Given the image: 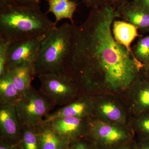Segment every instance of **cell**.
<instances>
[{
	"label": "cell",
	"mask_w": 149,
	"mask_h": 149,
	"mask_svg": "<svg viewBox=\"0 0 149 149\" xmlns=\"http://www.w3.org/2000/svg\"><path fill=\"white\" fill-rule=\"evenodd\" d=\"M95 109L108 119L112 121H120L123 116L120 109L111 102H105L97 105L94 104V109Z\"/></svg>",
	"instance_id": "20"
},
{
	"label": "cell",
	"mask_w": 149,
	"mask_h": 149,
	"mask_svg": "<svg viewBox=\"0 0 149 149\" xmlns=\"http://www.w3.org/2000/svg\"><path fill=\"white\" fill-rule=\"evenodd\" d=\"M142 70L144 73L149 75V63L146 65L144 66Z\"/></svg>",
	"instance_id": "30"
},
{
	"label": "cell",
	"mask_w": 149,
	"mask_h": 149,
	"mask_svg": "<svg viewBox=\"0 0 149 149\" xmlns=\"http://www.w3.org/2000/svg\"><path fill=\"white\" fill-rule=\"evenodd\" d=\"M22 129L14 104H0V139L17 145L20 139Z\"/></svg>",
	"instance_id": "9"
},
{
	"label": "cell",
	"mask_w": 149,
	"mask_h": 149,
	"mask_svg": "<svg viewBox=\"0 0 149 149\" xmlns=\"http://www.w3.org/2000/svg\"><path fill=\"white\" fill-rule=\"evenodd\" d=\"M10 44L8 40L0 38V76L6 71L7 62Z\"/></svg>",
	"instance_id": "21"
},
{
	"label": "cell",
	"mask_w": 149,
	"mask_h": 149,
	"mask_svg": "<svg viewBox=\"0 0 149 149\" xmlns=\"http://www.w3.org/2000/svg\"><path fill=\"white\" fill-rule=\"evenodd\" d=\"M73 24L65 23L49 32L42 41L35 65V76L64 72L70 56Z\"/></svg>",
	"instance_id": "3"
},
{
	"label": "cell",
	"mask_w": 149,
	"mask_h": 149,
	"mask_svg": "<svg viewBox=\"0 0 149 149\" xmlns=\"http://www.w3.org/2000/svg\"><path fill=\"white\" fill-rule=\"evenodd\" d=\"M90 120L88 117L68 116L56 118L49 122L54 130L69 145L88 136Z\"/></svg>",
	"instance_id": "8"
},
{
	"label": "cell",
	"mask_w": 149,
	"mask_h": 149,
	"mask_svg": "<svg viewBox=\"0 0 149 149\" xmlns=\"http://www.w3.org/2000/svg\"><path fill=\"white\" fill-rule=\"evenodd\" d=\"M135 149H149V139L140 138V141L136 143Z\"/></svg>",
	"instance_id": "26"
},
{
	"label": "cell",
	"mask_w": 149,
	"mask_h": 149,
	"mask_svg": "<svg viewBox=\"0 0 149 149\" xmlns=\"http://www.w3.org/2000/svg\"><path fill=\"white\" fill-rule=\"evenodd\" d=\"M20 96L10 71L8 70L0 76V104H14Z\"/></svg>",
	"instance_id": "16"
},
{
	"label": "cell",
	"mask_w": 149,
	"mask_h": 149,
	"mask_svg": "<svg viewBox=\"0 0 149 149\" xmlns=\"http://www.w3.org/2000/svg\"><path fill=\"white\" fill-rule=\"evenodd\" d=\"M130 1V0H105L106 2L108 4L115 8L118 6Z\"/></svg>",
	"instance_id": "28"
},
{
	"label": "cell",
	"mask_w": 149,
	"mask_h": 149,
	"mask_svg": "<svg viewBox=\"0 0 149 149\" xmlns=\"http://www.w3.org/2000/svg\"><path fill=\"white\" fill-rule=\"evenodd\" d=\"M105 1V0H82V3L91 9L99 7Z\"/></svg>",
	"instance_id": "25"
},
{
	"label": "cell",
	"mask_w": 149,
	"mask_h": 149,
	"mask_svg": "<svg viewBox=\"0 0 149 149\" xmlns=\"http://www.w3.org/2000/svg\"><path fill=\"white\" fill-rule=\"evenodd\" d=\"M93 99L89 95H82L70 103L49 113L44 121L49 122L56 118L68 116L88 117L93 113Z\"/></svg>",
	"instance_id": "11"
},
{
	"label": "cell",
	"mask_w": 149,
	"mask_h": 149,
	"mask_svg": "<svg viewBox=\"0 0 149 149\" xmlns=\"http://www.w3.org/2000/svg\"><path fill=\"white\" fill-rule=\"evenodd\" d=\"M66 149H67V148Z\"/></svg>",
	"instance_id": "32"
},
{
	"label": "cell",
	"mask_w": 149,
	"mask_h": 149,
	"mask_svg": "<svg viewBox=\"0 0 149 149\" xmlns=\"http://www.w3.org/2000/svg\"><path fill=\"white\" fill-rule=\"evenodd\" d=\"M132 54L144 66L149 63V35L140 37L137 43L131 48Z\"/></svg>",
	"instance_id": "19"
},
{
	"label": "cell",
	"mask_w": 149,
	"mask_h": 149,
	"mask_svg": "<svg viewBox=\"0 0 149 149\" xmlns=\"http://www.w3.org/2000/svg\"><path fill=\"white\" fill-rule=\"evenodd\" d=\"M67 149H97L93 141L88 137H83L68 145Z\"/></svg>",
	"instance_id": "22"
},
{
	"label": "cell",
	"mask_w": 149,
	"mask_h": 149,
	"mask_svg": "<svg viewBox=\"0 0 149 149\" xmlns=\"http://www.w3.org/2000/svg\"><path fill=\"white\" fill-rule=\"evenodd\" d=\"M136 144L133 141L116 149H135Z\"/></svg>",
	"instance_id": "29"
},
{
	"label": "cell",
	"mask_w": 149,
	"mask_h": 149,
	"mask_svg": "<svg viewBox=\"0 0 149 149\" xmlns=\"http://www.w3.org/2000/svg\"><path fill=\"white\" fill-rule=\"evenodd\" d=\"M136 86V102L142 114L149 112V75L142 70L133 83Z\"/></svg>",
	"instance_id": "15"
},
{
	"label": "cell",
	"mask_w": 149,
	"mask_h": 149,
	"mask_svg": "<svg viewBox=\"0 0 149 149\" xmlns=\"http://www.w3.org/2000/svg\"><path fill=\"white\" fill-rule=\"evenodd\" d=\"M97 149H116L132 142V135L122 128L90 120L87 136Z\"/></svg>",
	"instance_id": "6"
},
{
	"label": "cell",
	"mask_w": 149,
	"mask_h": 149,
	"mask_svg": "<svg viewBox=\"0 0 149 149\" xmlns=\"http://www.w3.org/2000/svg\"><path fill=\"white\" fill-rule=\"evenodd\" d=\"M56 27L40 6L21 7L0 3V38L10 43L45 37Z\"/></svg>",
	"instance_id": "2"
},
{
	"label": "cell",
	"mask_w": 149,
	"mask_h": 149,
	"mask_svg": "<svg viewBox=\"0 0 149 149\" xmlns=\"http://www.w3.org/2000/svg\"><path fill=\"white\" fill-rule=\"evenodd\" d=\"M41 149H66L68 144L52 128L49 122L43 121L35 126Z\"/></svg>",
	"instance_id": "12"
},
{
	"label": "cell",
	"mask_w": 149,
	"mask_h": 149,
	"mask_svg": "<svg viewBox=\"0 0 149 149\" xmlns=\"http://www.w3.org/2000/svg\"><path fill=\"white\" fill-rule=\"evenodd\" d=\"M149 9V0H140Z\"/></svg>",
	"instance_id": "31"
},
{
	"label": "cell",
	"mask_w": 149,
	"mask_h": 149,
	"mask_svg": "<svg viewBox=\"0 0 149 149\" xmlns=\"http://www.w3.org/2000/svg\"><path fill=\"white\" fill-rule=\"evenodd\" d=\"M118 15L106 2L91 9L80 25L73 24L72 46L64 72L79 85L82 93L101 87L112 91L130 88L144 65L115 40L112 24Z\"/></svg>",
	"instance_id": "1"
},
{
	"label": "cell",
	"mask_w": 149,
	"mask_h": 149,
	"mask_svg": "<svg viewBox=\"0 0 149 149\" xmlns=\"http://www.w3.org/2000/svg\"><path fill=\"white\" fill-rule=\"evenodd\" d=\"M0 149H20L17 145H12L0 139Z\"/></svg>",
	"instance_id": "27"
},
{
	"label": "cell",
	"mask_w": 149,
	"mask_h": 149,
	"mask_svg": "<svg viewBox=\"0 0 149 149\" xmlns=\"http://www.w3.org/2000/svg\"><path fill=\"white\" fill-rule=\"evenodd\" d=\"M138 30V27L124 20H114L113 22L112 33L115 40L131 52V44L140 37Z\"/></svg>",
	"instance_id": "13"
},
{
	"label": "cell",
	"mask_w": 149,
	"mask_h": 149,
	"mask_svg": "<svg viewBox=\"0 0 149 149\" xmlns=\"http://www.w3.org/2000/svg\"><path fill=\"white\" fill-rule=\"evenodd\" d=\"M49 8L47 13L53 14L55 17V23L57 24L59 22L65 19H69L72 24L74 14L79 4L72 0H47Z\"/></svg>",
	"instance_id": "14"
},
{
	"label": "cell",
	"mask_w": 149,
	"mask_h": 149,
	"mask_svg": "<svg viewBox=\"0 0 149 149\" xmlns=\"http://www.w3.org/2000/svg\"><path fill=\"white\" fill-rule=\"evenodd\" d=\"M138 123L140 138L149 139V112L142 114Z\"/></svg>",
	"instance_id": "23"
},
{
	"label": "cell",
	"mask_w": 149,
	"mask_h": 149,
	"mask_svg": "<svg viewBox=\"0 0 149 149\" xmlns=\"http://www.w3.org/2000/svg\"><path fill=\"white\" fill-rule=\"evenodd\" d=\"M22 126L35 127L44 121L56 106L49 97L32 86L15 102Z\"/></svg>",
	"instance_id": "4"
},
{
	"label": "cell",
	"mask_w": 149,
	"mask_h": 149,
	"mask_svg": "<svg viewBox=\"0 0 149 149\" xmlns=\"http://www.w3.org/2000/svg\"><path fill=\"white\" fill-rule=\"evenodd\" d=\"M41 0H0V3L21 7H31L40 6Z\"/></svg>",
	"instance_id": "24"
},
{
	"label": "cell",
	"mask_w": 149,
	"mask_h": 149,
	"mask_svg": "<svg viewBox=\"0 0 149 149\" xmlns=\"http://www.w3.org/2000/svg\"><path fill=\"white\" fill-rule=\"evenodd\" d=\"M17 145L20 149H41L36 127L22 126L20 139Z\"/></svg>",
	"instance_id": "18"
},
{
	"label": "cell",
	"mask_w": 149,
	"mask_h": 149,
	"mask_svg": "<svg viewBox=\"0 0 149 149\" xmlns=\"http://www.w3.org/2000/svg\"><path fill=\"white\" fill-rule=\"evenodd\" d=\"M10 71L17 89L20 95L31 86V81L35 76L34 69L26 65L15 67L8 69Z\"/></svg>",
	"instance_id": "17"
},
{
	"label": "cell",
	"mask_w": 149,
	"mask_h": 149,
	"mask_svg": "<svg viewBox=\"0 0 149 149\" xmlns=\"http://www.w3.org/2000/svg\"><path fill=\"white\" fill-rule=\"evenodd\" d=\"M116 9L118 17L135 25L142 33H149V9L140 0H130Z\"/></svg>",
	"instance_id": "10"
},
{
	"label": "cell",
	"mask_w": 149,
	"mask_h": 149,
	"mask_svg": "<svg viewBox=\"0 0 149 149\" xmlns=\"http://www.w3.org/2000/svg\"><path fill=\"white\" fill-rule=\"evenodd\" d=\"M37 77L40 90L52 99L56 105L63 107L75 100L82 92L78 84L65 72L46 73Z\"/></svg>",
	"instance_id": "5"
},
{
	"label": "cell",
	"mask_w": 149,
	"mask_h": 149,
	"mask_svg": "<svg viewBox=\"0 0 149 149\" xmlns=\"http://www.w3.org/2000/svg\"><path fill=\"white\" fill-rule=\"evenodd\" d=\"M46 36L10 43L7 62L6 70L15 67L26 65L32 67L35 71V62L41 42Z\"/></svg>",
	"instance_id": "7"
}]
</instances>
